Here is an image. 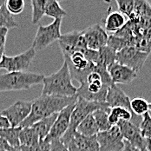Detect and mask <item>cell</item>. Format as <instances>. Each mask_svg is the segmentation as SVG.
Returning a JSON list of instances; mask_svg holds the SVG:
<instances>
[{
	"label": "cell",
	"mask_w": 151,
	"mask_h": 151,
	"mask_svg": "<svg viewBox=\"0 0 151 151\" xmlns=\"http://www.w3.org/2000/svg\"><path fill=\"white\" fill-rule=\"evenodd\" d=\"M76 95L74 96L41 95L39 97L32 101L30 115L20 124L19 127H30L41 119L48 117L53 114L59 113L65 107L76 103Z\"/></svg>",
	"instance_id": "1"
},
{
	"label": "cell",
	"mask_w": 151,
	"mask_h": 151,
	"mask_svg": "<svg viewBox=\"0 0 151 151\" xmlns=\"http://www.w3.org/2000/svg\"><path fill=\"white\" fill-rule=\"evenodd\" d=\"M42 83L44 84L42 95L61 96H74L76 95L77 88L72 83V77L66 62H63L57 72L45 76Z\"/></svg>",
	"instance_id": "2"
},
{
	"label": "cell",
	"mask_w": 151,
	"mask_h": 151,
	"mask_svg": "<svg viewBox=\"0 0 151 151\" xmlns=\"http://www.w3.org/2000/svg\"><path fill=\"white\" fill-rule=\"evenodd\" d=\"M45 76L32 72H7L0 75V92L29 90L43 83Z\"/></svg>",
	"instance_id": "3"
},
{
	"label": "cell",
	"mask_w": 151,
	"mask_h": 151,
	"mask_svg": "<svg viewBox=\"0 0 151 151\" xmlns=\"http://www.w3.org/2000/svg\"><path fill=\"white\" fill-rule=\"evenodd\" d=\"M109 106L107 103H98V102H91L81 97H77L76 102L75 108L70 116V122L68 130L65 134L60 138V141L65 145L75 134L76 127L89 115L92 114L94 111L100 109H109Z\"/></svg>",
	"instance_id": "4"
},
{
	"label": "cell",
	"mask_w": 151,
	"mask_h": 151,
	"mask_svg": "<svg viewBox=\"0 0 151 151\" xmlns=\"http://www.w3.org/2000/svg\"><path fill=\"white\" fill-rule=\"evenodd\" d=\"M62 19H55L49 25H39L36 36L34 37L32 48L36 51L45 50L55 41L58 40L61 37Z\"/></svg>",
	"instance_id": "5"
},
{
	"label": "cell",
	"mask_w": 151,
	"mask_h": 151,
	"mask_svg": "<svg viewBox=\"0 0 151 151\" xmlns=\"http://www.w3.org/2000/svg\"><path fill=\"white\" fill-rule=\"evenodd\" d=\"M36 50L30 47L24 52L9 57L3 55L0 61V69H4L8 72H24L26 71L36 56Z\"/></svg>",
	"instance_id": "6"
},
{
	"label": "cell",
	"mask_w": 151,
	"mask_h": 151,
	"mask_svg": "<svg viewBox=\"0 0 151 151\" xmlns=\"http://www.w3.org/2000/svg\"><path fill=\"white\" fill-rule=\"evenodd\" d=\"M149 56L150 53L142 51L135 46H127L116 52V62L138 73L142 69Z\"/></svg>",
	"instance_id": "7"
},
{
	"label": "cell",
	"mask_w": 151,
	"mask_h": 151,
	"mask_svg": "<svg viewBox=\"0 0 151 151\" xmlns=\"http://www.w3.org/2000/svg\"><path fill=\"white\" fill-rule=\"evenodd\" d=\"M96 140L100 151H122L124 146V140L116 125L111 126L106 131L98 132Z\"/></svg>",
	"instance_id": "8"
},
{
	"label": "cell",
	"mask_w": 151,
	"mask_h": 151,
	"mask_svg": "<svg viewBox=\"0 0 151 151\" xmlns=\"http://www.w3.org/2000/svg\"><path fill=\"white\" fill-rule=\"evenodd\" d=\"M31 104L32 101L18 100L10 107L2 110L1 115L8 120L12 128L19 127L30 115Z\"/></svg>",
	"instance_id": "9"
},
{
	"label": "cell",
	"mask_w": 151,
	"mask_h": 151,
	"mask_svg": "<svg viewBox=\"0 0 151 151\" xmlns=\"http://www.w3.org/2000/svg\"><path fill=\"white\" fill-rule=\"evenodd\" d=\"M75 104L76 103L71 104L62 109L59 113H58V116L45 140L50 142L53 140L60 139L65 134L70 126V116L75 108Z\"/></svg>",
	"instance_id": "10"
},
{
	"label": "cell",
	"mask_w": 151,
	"mask_h": 151,
	"mask_svg": "<svg viewBox=\"0 0 151 151\" xmlns=\"http://www.w3.org/2000/svg\"><path fill=\"white\" fill-rule=\"evenodd\" d=\"M86 42L87 48L92 50H98L107 45L108 33L99 24H95L82 31Z\"/></svg>",
	"instance_id": "11"
},
{
	"label": "cell",
	"mask_w": 151,
	"mask_h": 151,
	"mask_svg": "<svg viewBox=\"0 0 151 151\" xmlns=\"http://www.w3.org/2000/svg\"><path fill=\"white\" fill-rule=\"evenodd\" d=\"M116 126L119 128L121 135L124 141L138 148L141 151L146 148V139L143 138L140 129L130 121H120Z\"/></svg>",
	"instance_id": "12"
},
{
	"label": "cell",
	"mask_w": 151,
	"mask_h": 151,
	"mask_svg": "<svg viewBox=\"0 0 151 151\" xmlns=\"http://www.w3.org/2000/svg\"><path fill=\"white\" fill-rule=\"evenodd\" d=\"M108 72L114 84H129L137 77L136 71L117 62H115L108 67Z\"/></svg>",
	"instance_id": "13"
},
{
	"label": "cell",
	"mask_w": 151,
	"mask_h": 151,
	"mask_svg": "<svg viewBox=\"0 0 151 151\" xmlns=\"http://www.w3.org/2000/svg\"><path fill=\"white\" fill-rule=\"evenodd\" d=\"M65 146L69 151H100L96 136H85L76 131Z\"/></svg>",
	"instance_id": "14"
},
{
	"label": "cell",
	"mask_w": 151,
	"mask_h": 151,
	"mask_svg": "<svg viewBox=\"0 0 151 151\" xmlns=\"http://www.w3.org/2000/svg\"><path fill=\"white\" fill-rule=\"evenodd\" d=\"M106 103L110 109L115 107H121L132 112L129 97L117 86V84L113 83L109 86L106 96Z\"/></svg>",
	"instance_id": "15"
},
{
	"label": "cell",
	"mask_w": 151,
	"mask_h": 151,
	"mask_svg": "<svg viewBox=\"0 0 151 151\" xmlns=\"http://www.w3.org/2000/svg\"><path fill=\"white\" fill-rule=\"evenodd\" d=\"M81 31L73 30L71 32L61 35L58 39V44L61 51L64 57L71 55L73 52L77 51V41Z\"/></svg>",
	"instance_id": "16"
},
{
	"label": "cell",
	"mask_w": 151,
	"mask_h": 151,
	"mask_svg": "<svg viewBox=\"0 0 151 151\" xmlns=\"http://www.w3.org/2000/svg\"><path fill=\"white\" fill-rule=\"evenodd\" d=\"M104 23H105L106 31L116 32L125 25L126 24L125 16L122 15L121 12H110L106 17Z\"/></svg>",
	"instance_id": "17"
},
{
	"label": "cell",
	"mask_w": 151,
	"mask_h": 151,
	"mask_svg": "<svg viewBox=\"0 0 151 151\" xmlns=\"http://www.w3.org/2000/svg\"><path fill=\"white\" fill-rule=\"evenodd\" d=\"M57 116H58V113L53 114L44 119H41L40 121L37 122L33 125H31V127L34 129V130L37 134L39 140L45 139V137L48 136Z\"/></svg>",
	"instance_id": "18"
},
{
	"label": "cell",
	"mask_w": 151,
	"mask_h": 151,
	"mask_svg": "<svg viewBox=\"0 0 151 151\" xmlns=\"http://www.w3.org/2000/svg\"><path fill=\"white\" fill-rule=\"evenodd\" d=\"M76 131L85 136H96L98 134L99 129L92 114L89 115L78 124Z\"/></svg>",
	"instance_id": "19"
},
{
	"label": "cell",
	"mask_w": 151,
	"mask_h": 151,
	"mask_svg": "<svg viewBox=\"0 0 151 151\" xmlns=\"http://www.w3.org/2000/svg\"><path fill=\"white\" fill-rule=\"evenodd\" d=\"M19 143L23 146H35L38 144L39 138L34 129L30 127L21 128L18 135Z\"/></svg>",
	"instance_id": "20"
},
{
	"label": "cell",
	"mask_w": 151,
	"mask_h": 151,
	"mask_svg": "<svg viewBox=\"0 0 151 151\" xmlns=\"http://www.w3.org/2000/svg\"><path fill=\"white\" fill-rule=\"evenodd\" d=\"M135 116L132 112L121 107L111 108L109 113V122L113 125H116L120 121H130Z\"/></svg>",
	"instance_id": "21"
},
{
	"label": "cell",
	"mask_w": 151,
	"mask_h": 151,
	"mask_svg": "<svg viewBox=\"0 0 151 151\" xmlns=\"http://www.w3.org/2000/svg\"><path fill=\"white\" fill-rule=\"evenodd\" d=\"M98 52V58L96 64L104 66L108 68L110 66L112 63L116 62V52L109 48V46L105 45L104 47L101 48L100 50H97Z\"/></svg>",
	"instance_id": "22"
},
{
	"label": "cell",
	"mask_w": 151,
	"mask_h": 151,
	"mask_svg": "<svg viewBox=\"0 0 151 151\" xmlns=\"http://www.w3.org/2000/svg\"><path fill=\"white\" fill-rule=\"evenodd\" d=\"M110 111V108L109 109H100L92 113V116L96 122L99 132L106 131L111 128V124L109 122V113Z\"/></svg>",
	"instance_id": "23"
},
{
	"label": "cell",
	"mask_w": 151,
	"mask_h": 151,
	"mask_svg": "<svg viewBox=\"0 0 151 151\" xmlns=\"http://www.w3.org/2000/svg\"><path fill=\"white\" fill-rule=\"evenodd\" d=\"M20 127L17 128H0V137L5 140L12 148H17L20 146L18 135L20 131Z\"/></svg>",
	"instance_id": "24"
},
{
	"label": "cell",
	"mask_w": 151,
	"mask_h": 151,
	"mask_svg": "<svg viewBox=\"0 0 151 151\" xmlns=\"http://www.w3.org/2000/svg\"><path fill=\"white\" fill-rule=\"evenodd\" d=\"M47 4L48 0H30V4L32 7L31 23L33 24H37L45 16Z\"/></svg>",
	"instance_id": "25"
},
{
	"label": "cell",
	"mask_w": 151,
	"mask_h": 151,
	"mask_svg": "<svg viewBox=\"0 0 151 151\" xmlns=\"http://www.w3.org/2000/svg\"><path fill=\"white\" fill-rule=\"evenodd\" d=\"M137 18L151 17V5L147 0H134V13Z\"/></svg>",
	"instance_id": "26"
},
{
	"label": "cell",
	"mask_w": 151,
	"mask_h": 151,
	"mask_svg": "<svg viewBox=\"0 0 151 151\" xmlns=\"http://www.w3.org/2000/svg\"><path fill=\"white\" fill-rule=\"evenodd\" d=\"M4 27L9 29L18 27V24L5 7V4L0 8V28Z\"/></svg>",
	"instance_id": "27"
},
{
	"label": "cell",
	"mask_w": 151,
	"mask_h": 151,
	"mask_svg": "<svg viewBox=\"0 0 151 151\" xmlns=\"http://www.w3.org/2000/svg\"><path fill=\"white\" fill-rule=\"evenodd\" d=\"M130 108L134 115L142 116L149 112V103L142 97H136L130 100Z\"/></svg>",
	"instance_id": "28"
},
{
	"label": "cell",
	"mask_w": 151,
	"mask_h": 151,
	"mask_svg": "<svg viewBox=\"0 0 151 151\" xmlns=\"http://www.w3.org/2000/svg\"><path fill=\"white\" fill-rule=\"evenodd\" d=\"M45 15L55 19H62L67 15V12L62 8L58 2H50L46 5Z\"/></svg>",
	"instance_id": "29"
},
{
	"label": "cell",
	"mask_w": 151,
	"mask_h": 151,
	"mask_svg": "<svg viewBox=\"0 0 151 151\" xmlns=\"http://www.w3.org/2000/svg\"><path fill=\"white\" fill-rule=\"evenodd\" d=\"M107 46H109V48H111L112 50H114L116 52L121 50L122 49L127 47V46H132L131 43L129 40L124 39L122 37L115 36V35H110L108 37V41H107Z\"/></svg>",
	"instance_id": "30"
},
{
	"label": "cell",
	"mask_w": 151,
	"mask_h": 151,
	"mask_svg": "<svg viewBox=\"0 0 151 151\" xmlns=\"http://www.w3.org/2000/svg\"><path fill=\"white\" fill-rule=\"evenodd\" d=\"M139 129L143 138L151 140V116L149 112L142 116Z\"/></svg>",
	"instance_id": "31"
},
{
	"label": "cell",
	"mask_w": 151,
	"mask_h": 151,
	"mask_svg": "<svg viewBox=\"0 0 151 151\" xmlns=\"http://www.w3.org/2000/svg\"><path fill=\"white\" fill-rule=\"evenodd\" d=\"M24 6V0H6L5 2V7L12 15H18L23 12Z\"/></svg>",
	"instance_id": "32"
},
{
	"label": "cell",
	"mask_w": 151,
	"mask_h": 151,
	"mask_svg": "<svg viewBox=\"0 0 151 151\" xmlns=\"http://www.w3.org/2000/svg\"><path fill=\"white\" fill-rule=\"evenodd\" d=\"M119 12L130 17L134 13V0H116Z\"/></svg>",
	"instance_id": "33"
},
{
	"label": "cell",
	"mask_w": 151,
	"mask_h": 151,
	"mask_svg": "<svg viewBox=\"0 0 151 151\" xmlns=\"http://www.w3.org/2000/svg\"><path fill=\"white\" fill-rule=\"evenodd\" d=\"M50 151H69V150L61 142L60 139H58L50 142Z\"/></svg>",
	"instance_id": "34"
},
{
	"label": "cell",
	"mask_w": 151,
	"mask_h": 151,
	"mask_svg": "<svg viewBox=\"0 0 151 151\" xmlns=\"http://www.w3.org/2000/svg\"><path fill=\"white\" fill-rule=\"evenodd\" d=\"M8 31H9V30L7 28H4V27L0 28V50L4 49Z\"/></svg>",
	"instance_id": "35"
},
{
	"label": "cell",
	"mask_w": 151,
	"mask_h": 151,
	"mask_svg": "<svg viewBox=\"0 0 151 151\" xmlns=\"http://www.w3.org/2000/svg\"><path fill=\"white\" fill-rule=\"evenodd\" d=\"M16 151H42L39 142L38 144L35 145V146H23L20 145L17 148H16Z\"/></svg>",
	"instance_id": "36"
},
{
	"label": "cell",
	"mask_w": 151,
	"mask_h": 151,
	"mask_svg": "<svg viewBox=\"0 0 151 151\" xmlns=\"http://www.w3.org/2000/svg\"><path fill=\"white\" fill-rule=\"evenodd\" d=\"M0 150H4L9 151H16L15 148H12L5 140L0 137Z\"/></svg>",
	"instance_id": "37"
},
{
	"label": "cell",
	"mask_w": 151,
	"mask_h": 151,
	"mask_svg": "<svg viewBox=\"0 0 151 151\" xmlns=\"http://www.w3.org/2000/svg\"><path fill=\"white\" fill-rule=\"evenodd\" d=\"M122 151H141V150H140L138 148L135 147L134 145L130 144L129 142L124 141V146H123Z\"/></svg>",
	"instance_id": "38"
},
{
	"label": "cell",
	"mask_w": 151,
	"mask_h": 151,
	"mask_svg": "<svg viewBox=\"0 0 151 151\" xmlns=\"http://www.w3.org/2000/svg\"><path fill=\"white\" fill-rule=\"evenodd\" d=\"M10 127H11V125H10L8 120L4 116H2L0 113V128H10Z\"/></svg>",
	"instance_id": "39"
},
{
	"label": "cell",
	"mask_w": 151,
	"mask_h": 151,
	"mask_svg": "<svg viewBox=\"0 0 151 151\" xmlns=\"http://www.w3.org/2000/svg\"><path fill=\"white\" fill-rule=\"evenodd\" d=\"M142 37L144 38H146L147 40H149V41L151 42V29L143 30L142 33Z\"/></svg>",
	"instance_id": "40"
},
{
	"label": "cell",
	"mask_w": 151,
	"mask_h": 151,
	"mask_svg": "<svg viewBox=\"0 0 151 151\" xmlns=\"http://www.w3.org/2000/svg\"><path fill=\"white\" fill-rule=\"evenodd\" d=\"M146 150L151 151V140L150 139H146Z\"/></svg>",
	"instance_id": "41"
},
{
	"label": "cell",
	"mask_w": 151,
	"mask_h": 151,
	"mask_svg": "<svg viewBox=\"0 0 151 151\" xmlns=\"http://www.w3.org/2000/svg\"><path fill=\"white\" fill-rule=\"evenodd\" d=\"M4 54V49H2L0 50V61H1V58H2V56Z\"/></svg>",
	"instance_id": "42"
},
{
	"label": "cell",
	"mask_w": 151,
	"mask_h": 151,
	"mask_svg": "<svg viewBox=\"0 0 151 151\" xmlns=\"http://www.w3.org/2000/svg\"><path fill=\"white\" fill-rule=\"evenodd\" d=\"M5 2H6V0H0V8L5 4Z\"/></svg>",
	"instance_id": "43"
},
{
	"label": "cell",
	"mask_w": 151,
	"mask_h": 151,
	"mask_svg": "<svg viewBox=\"0 0 151 151\" xmlns=\"http://www.w3.org/2000/svg\"><path fill=\"white\" fill-rule=\"evenodd\" d=\"M61 1H63V0H48V3H50V2H61Z\"/></svg>",
	"instance_id": "44"
},
{
	"label": "cell",
	"mask_w": 151,
	"mask_h": 151,
	"mask_svg": "<svg viewBox=\"0 0 151 151\" xmlns=\"http://www.w3.org/2000/svg\"><path fill=\"white\" fill-rule=\"evenodd\" d=\"M149 110L151 112V103L150 104H149Z\"/></svg>",
	"instance_id": "45"
},
{
	"label": "cell",
	"mask_w": 151,
	"mask_h": 151,
	"mask_svg": "<svg viewBox=\"0 0 151 151\" xmlns=\"http://www.w3.org/2000/svg\"><path fill=\"white\" fill-rule=\"evenodd\" d=\"M0 151H9V150H0Z\"/></svg>",
	"instance_id": "46"
},
{
	"label": "cell",
	"mask_w": 151,
	"mask_h": 151,
	"mask_svg": "<svg viewBox=\"0 0 151 151\" xmlns=\"http://www.w3.org/2000/svg\"><path fill=\"white\" fill-rule=\"evenodd\" d=\"M142 151H147V150H146V149H145V150H142Z\"/></svg>",
	"instance_id": "47"
}]
</instances>
